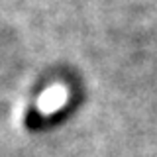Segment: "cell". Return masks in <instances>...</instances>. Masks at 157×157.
<instances>
[{"mask_svg":"<svg viewBox=\"0 0 157 157\" xmlns=\"http://www.w3.org/2000/svg\"><path fill=\"white\" fill-rule=\"evenodd\" d=\"M67 98H69L67 86H63V85H59V82H57V85L49 86L47 90L39 96L37 108H39L41 114H53V112H57L59 108L65 104Z\"/></svg>","mask_w":157,"mask_h":157,"instance_id":"obj_1","label":"cell"}]
</instances>
